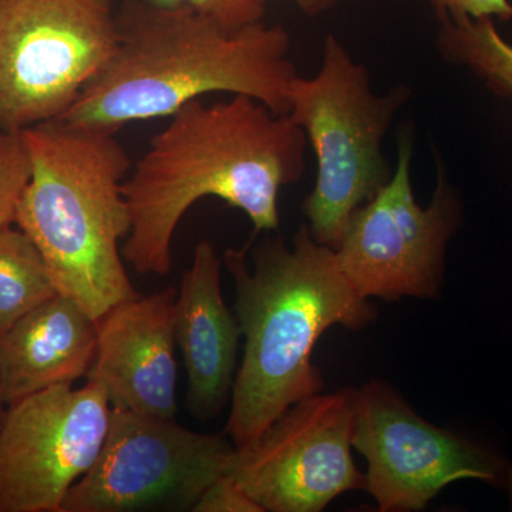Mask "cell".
<instances>
[{
  "instance_id": "12",
  "label": "cell",
  "mask_w": 512,
  "mask_h": 512,
  "mask_svg": "<svg viewBox=\"0 0 512 512\" xmlns=\"http://www.w3.org/2000/svg\"><path fill=\"white\" fill-rule=\"evenodd\" d=\"M173 286L117 303L97 322L86 380L106 389L114 409L174 419L177 413Z\"/></svg>"
},
{
  "instance_id": "10",
  "label": "cell",
  "mask_w": 512,
  "mask_h": 512,
  "mask_svg": "<svg viewBox=\"0 0 512 512\" xmlns=\"http://www.w3.org/2000/svg\"><path fill=\"white\" fill-rule=\"evenodd\" d=\"M109 394L86 380L10 404L0 421V512H62L106 440Z\"/></svg>"
},
{
  "instance_id": "2",
  "label": "cell",
  "mask_w": 512,
  "mask_h": 512,
  "mask_svg": "<svg viewBox=\"0 0 512 512\" xmlns=\"http://www.w3.org/2000/svg\"><path fill=\"white\" fill-rule=\"evenodd\" d=\"M116 19L113 55L63 123L116 134L134 121L171 117L212 93L242 94L289 114L298 72L284 26L259 20L231 29L187 3L153 0H126Z\"/></svg>"
},
{
  "instance_id": "4",
  "label": "cell",
  "mask_w": 512,
  "mask_h": 512,
  "mask_svg": "<svg viewBox=\"0 0 512 512\" xmlns=\"http://www.w3.org/2000/svg\"><path fill=\"white\" fill-rule=\"evenodd\" d=\"M22 134L30 178L15 225L39 249L57 292L97 320L138 296L120 251L131 231L123 194L130 157L116 134L60 120Z\"/></svg>"
},
{
  "instance_id": "11",
  "label": "cell",
  "mask_w": 512,
  "mask_h": 512,
  "mask_svg": "<svg viewBox=\"0 0 512 512\" xmlns=\"http://www.w3.org/2000/svg\"><path fill=\"white\" fill-rule=\"evenodd\" d=\"M352 446L366 457V491L383 512L420 511L447 485L504 484L503 458L414 413L392 387L355 390Z\"/></svg>"
},
{
  "instance_id": "14",
  "label": "cell",
  "mask_w": 512,
  "mask_h": 512,
  "mask_svg": "<svg viewBox=\"0 0 512 512\" xmlns=\"http://www.w3.org/2000/svg\"><path fill=\"white\" fill-rule=\"evenodd\" d=\"M96 349V319L57 293L0 332L3 403L86 379Z\"/></svg>"
},
{
  "instance_id": "8",
  "label": "cell",
  "mask_w": 512,
  "mask_h": 512,
  "mask_svg": "<svg viewBox=\"0 0 512 512\" xmlns=\"http://www.w3.org/2000/svg\"><path fill=\"white\" fill-rule=\"evenodd\" d=\"M234 448L174 419L113 407L99 457L70 488L62 512L191 511L227 473Z\"/></svg>"
},
{
  "instance_id": "21",
  "label": "cell",
  "mask_w": 512,
  "mask_h": 512,
  "mask_svg": "<svg viewBox=\"0 0 512 512\" xmlns=\"http://www.w3.org/2000/svg\"><path fill=\"white\" fill-rule=\"evenodd\" d=\"M259 2L266 3L268 0H259ZM289 2L299 6L306 15L316 16L332 9L338 0H289Z\"/></svg>"
},
{
  "instance_id": "9",
  "label": "cell",
  "mask_w": 512,
  "mask_h": 512,
  "mask_svg": "<svg viewBox=\"0 0 512 512\" xmlns=\"http://www.w3.org/2000/svg\"><path fill=\"white\" fill-rule=\"evenodd\" d=\"M353 420L355 390L313 394L234 448L225 474L264 511H322L346 491L366 490L352 458Z\"/></svg>"
},
{
  "instance_id": "23",
  "label": "cell",
  "mask_w": 512,
  "mask_h": 512,
  "mask_svg": "<svg viewBox=\"0 0 512 512\" xmlns=\"http://www.w3.org/2000/svg\"><path fill=\"white\" fill-rule=\"evenodd\" d=\"M3 407H5V403H3L2 394H0V421H2L3 414H5V409H3Z\"/></svg>"
},
{
  "instance_id": "6",
  "label": "cell",
  "mask_w": 512,
  "mask_h": 512,
  "mask_svg": "<svg viewBox=\"0 0 512 512\" xmlns=\"http://www.w3.org/2000/svg\"><path fill=\"white\" fill-rule=\"evenodd\" d=\"M116 43L111 0H0V128L62 119Z\"/></svg>"
},
{
  "instance_id": "17",
  "label": "cell",
  "mask_w": 512,
  "mask_h": 512,
  "mask_svg": "<svg viewBox=\"0 0 512 512\" xmlns=\"http://www.w3.org/2000/svg\"><path fill=\"white\" fill-rule=\"evenodd\" d=\"M30 178L22 131L0 128V229L15 225L16 208Z\"/></svg>"
},
{
  "instance_id": "19",
  "label": "cell",
  "mask_w": 512,
  "mask_h": 512,
  "mask_svg": "<svg viewBox=\"0 0 512 512\" xmlns=\"http://www.w3.org/2000/svg\"><path fill=\"white\" fill-rule=\"evenodd\" d=\"M192 512H265L254 498L249 497L234 478L222 474L208 485Z\"/></svg>"
},
{
  "instance_id": "13",
  "label": "cell",
  "mask_w": 512,
  "mask_h": 512,
  "mask_svg": "<svg viewBox=\"0 0 512 512\" xmlns=\"http://www.w3.org/2000/svg\"><path fill=\"white\" fill-rule=\"evenodd\" d=\"M221 265L214 245L201 241L174 302L175 343L188 377L187 406L200 420L224 409L237 376L242 332L222 299Z\"/></svg>"
},
{
  "instance_id": "20",
  "label": "cell",
  "mask_w": 512,
  "mask_h": 512,
  "mask_svg": "<svg viewBox=\"0 0 512 512\" xmlns=\"http://www.w3.org/2000/svg\"><path fill=\"white\" fill-rule=\"evenodd\" d=\"M431 5L439 19H512L510 0H431Z\"/></svg>"
},
{
  "instance_id": "5",
  "label": "cell",
  "mask_w": 512,
  "mask_h": 512,
  "mask_svg": "<svg viewBox=\"0 0 512 512\" xmlns=\"http://www.w3.org/2000/svg\"><path fill=\"white\" fill-rule=\"evenodd\" d=\"M410 97L404 84L373 92L369 70L333 33L326 36L319 73L293 80L289 116L311 143L318 165L303 212L319 244L336 249L350 215L389 183L393 170L383 156V138Z\"/></svg>"
},
{
  "instance_id": "3",
  "label": "cell",
  "mask_w": 512,
  "mask_h": 512,
  "mask_svg": "<svg viewBox=\"0 0 512 512\" xmlns=\"http://www.w3.org/2000/svg\"><path fill=\"white\" fill-rule=\"evenodd\" d=\"M252 259L249 271L247 248L224 254L245 338L227 423L235 448L254 443L289 407L322 392L312 352L326 329L363 328L376 316L343 274L335 249L319 244L308 225L293 235L291 248L266 238Z\"/></svg>"
},
{
  "instance_id": "22",
  "label": "cell",
  "mask_w": 512,
  "mask_h": 512,
  "mask_svg": "<svg viewBox=\"0 0 512 512\" xmlns=\"http://www.w3.org/2000/svg\"><path fill=\"white\" fill-rule=\"evenodd\" d=\"M504 485L508 491V498H510V507L512 511V466L505 468Z\"/></svg>"
},
{
  "instance_id": "7",
  "label": "cell",
  "mask_w": 512,
  "mask_h": 512,
  "mask_svg": "<svg viewBox=\"0 0 512 512\" xmlns=\"http://www.w3.org/2000/svg\"><path fill=\"white\" fill-rule=\"evenodd\" d=\"M413 128L397 134L392 178L350 215L336 247L340 269L363 298L397 301L439 295L448 242L463 218V205L437 158L439 178L427 207L412 185Z\"/></svg>"
},
{
  "instance_id": "15",
  "label": "cell",
  "mask_w": 512,
  "mask_h": 512,
  "mask_svg": "<svg viewBox=\"0 0 512 512\" xmlns=\"http://www.w3.org/2000/svg\"><path fill=\"white\" fill-rule=\"evenodd\" d=\"M437 50L444 62L466 66L491 92L512 97V45L493 18L440 19Z\"/></svg>"
},
{
  "instance_id": "16",
  "label": "cell",
  "mask_w": 512,
  "mask_h": 512,
  "mask_svg": "<svg viewBox=\"0 0 512 512\" xmlns=\"http://www.w3.org/2000/svg\"><path fill=\"white\" fill-rule=\"evenodd\" d=\"M57 293L32 239L13 225L0 229V332Z\"/></svg>"
},
{
  "instance_id": "18",
  "label": "cell",
  "mask_w": 512,
  "mask_h": 512,
  "mask_svg": "<svg viewBox=\"0 0 512 512\" xmlns=\"http://www.w3.org/2000/svg\"><path fill=\"white\" fill-rule=\"evenodd\" d=\"M163 5L187 3L231 29L259 22L265 16V3L259 0H153Z\"/></svg>"
},
{
  "instance_id": "1",
  "label": "cell",
  "mask_w": 512,
  "mask_h": 512,
  "mask_svg": "<svg viewBox=\"0 0 512 512\" xmlns=\"http://www.w3.org/2000/svg\"><path fill=\"white\" fill-rule=\"evenodd\" d=\"M306 146L289 114L252 97L184 104L124 180L131 231L123 258L138 274H170L175 229L207 197L245 212L255 231H276L279 191L302 177Z\"/></svg>"
}]
</instances>
